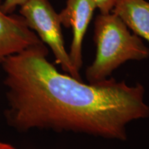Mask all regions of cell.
Listing matches in <instances>:
<instances>
[{
	"label": "cell",
	"mask_w": 149,
	"mask_h": 149,
	"mask_svg": "<svg viewBox=\"0 0 149 149\" xmlns=\"http://www.w3.org/2000/svg\"><path fill=\"white\" fill-rule=\"evenodd\" d=\"M19 13L30 29L51 50L55 61L66 73L82 81L72 66L66 51L59 14L48 0H28L19 7Z\"/></svg>",
	"instance_id": "3957f363"
},
{
	"label": "cell",
	"mask_w": 149,
	"mask_h": 149,
	"mask_svg": "<svg viewBox=\"0 0 149 149\" xmlns=\"http://www.w3.org/2000/svg\"><path fill=\"white\" fill-rule=\"evenodd\" d=\"M44 44L7 57L3 71L5 119L19 132L71 131L124 141L133 121L149 117L142 85L114 78L83 83L48 60Z\"/></svg>",
	"instance_id": "6da1fadb"
},
{
	"label": "cell",
	"mask_w": 149,
	"mask_h": 149,
	"mask_svg": "<svg viewBox=\"0 0 149 149\" xmlns=\"http://www.w3.org/2000/svg\"><path fill=\"white\" fill-rule=\"evenodd\" d=\"M0 149H15L12 145L0 141Z\"/></svg>",
	"instance_id": "9c48e42d"
},
{
	"label": "cell",
	"mask_w": 149,
	"mask_h": 149,
	"mask_svg": "<svg viewBox=\"0 0 149 149\" xmlns=\"http://www.w3.org/2000/svg\"><path fill=\"white\" fill-rule=\"evenodd\" d=\"M95 60L86 70L89 83L107 79L121 65L130 60H144L149 48L141 37L131 33L125 23L114 13L98 15L94 23Z\"/></svg>",
	"instance_id": "7a4b0ae2"
},
{
	"label": "cell",
	"mask_w": 149,
	"mask_h": 149,
	"mask_svg": "<svg viewBox=\"0 0 149 149\" xmlns=\"http://www.w3.org/2000/svg\"><path fill=\"white\" fill-rule=\"evenodd\" d=\"M113 13L134 34L149 43V2L146 0H117Z\"/></svg>",
	"instance_id": "8992f818"
},
{
	"label": "cell",
	"mask_w": 149,
	"mask_h": 149,
	"mask_svg": "<svg viewBox=\"0 0 149 149\" xmlns=\"http://www.w3.org/2000/svg\"><path fill=\"white\" fill-rule=\"evenodd\" d=\"M0 0V62L9 56L44 44L21 15H11L1 8Z\"/></svg>",
	"instance_id": "5b68a950"
},
{
	"label": "cell",
	"mask_w": 149,
	"mask_h": 149,
	"mask_svg": "<svg viewBox=\"0 0 149 149\" xmlns=\"http://www.w3.org/2000/svg\"><path fill=\"white\" fill-rule=\"evenodd\" d=\"M96 8L93 0H66V7L58 13L61 25L72 29L68 54L74 68L79 73L83 63V40Z\"/></svg>",
	"instance_id": "277c9868"
},
{
	"label": "cell",
	"mask_w": 149,
	"mask_h": 149,
	"mask_svg": "<svg viewBox=\"0 0 149 149\" xmlns=\"http://www.w3.org/2000/svg\"><path fill=\"white\" fill-rule=\"evenodd\" d=\"M28 0H3L1 3V8L6 13L10 14L17 7L26 3Z\"/></svg>",
	"instance_id": "ba28073f"
},
{
	"label": "cell",
	"mask_w": 149,
	"mask_h": 149,
	"mask_svg": "<svg viewBox=\"0 0 149 149\" xmlns=\"http://www.w3.org/2000/svg\"><path fill=\"white\" fill-rule=\"evenodd\" d=\"M96 8L101 14H107L113 12L117 0H93Z\"/></svg>",
	"instance_id": "52a82bcc"
}]
</instances>
